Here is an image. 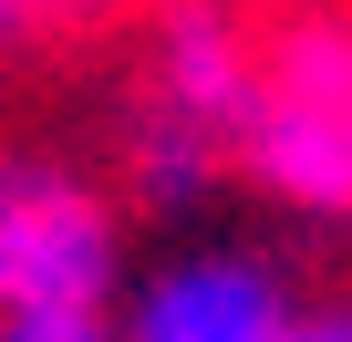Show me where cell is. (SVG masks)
I'll list each match as a JSON object with an SVG mask.
<instances>
[{"instance_id":"6da1fadb","label":"cell","mask_w":352,"mask_h":342,"mask_svg":"<svg viewBox=\"0 0 352 342\" xmlns=\"http://www.w3.org/2000/svg\"><path fill=\"white\" fill-rule=\"evenodd\" d=\"M124 280V208L52 156H0V342H104Z\"/></svg>"},{"instance_id":"7a4b0ae2","label":"cell","mask_w":352,"mask_h":342,"mask_svg":"<svg viewBox=\"0 0 352 342\" xmlns=\"http://www.w3.org/2000/svg\"><path fill=\"white\" fill-rule=\"evenodd\" d=\"M239 166L300 218L342 228L352 218V21L300 11L290 32L259 42V94L239 125Z\"/></svg>"},{"instance_id":"3957f363","label":"cell","mask_w":352,"mask_h":342,"mask_svg":"<svg viewBox=\"0 0 352 342\" xmlns=\"http://www.w3.org/2000/svg\"><path fill=\"white\" fill-rule=\"evenodd\" d=\"M300 321H311V301H300L290 259L259 239H187L155 270H135L114 301L124 342H300Z\"/></svg>"},{"instance_id":"277c9868","label":"cell","mask_w":352,"mask_h":342,"mask_svg":"<svg viewBox=\"0 0 352 342\" xmlns=\"http://www.w3.org/2000/svg\"><path fill=\"white\" fill-rule=\"evenodd\" d=\"M249 94H259V42H249V21L228 11V0H176L166 32H155V94H145V104H166V114H187V125H208V135L239 145Z\"/></svg>"},{"instance_id":"5b68a950","label":"cell","mask_w":352,"mask_h":342,"mask_svg":"<svg viewBox=\"0 0 352 342\" xmlns=\"http://www.w3.org/2000/svg\"><path fill=\"white\" fill-rule=\"evenodd\" d=\"M228 166H239L228 135L166 114V104L135 114V145H124V187H135V208H155V218H197V208L228 187Z\"/></svg>"},{"instance_id":"8992f818","label":"cell","mask_w":352,"mask_h":342,"mask_svg":"<svg viewBox=\"0 0 352 342\" xmlns=\"http://www.w3.org/2000/svg\"><path fill=\"white\" fill-rule=\"evenodd\" d=\"M42 11H52V0H0V52L32 42V32H42Z\"/></svg>"}]
</instances>
